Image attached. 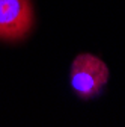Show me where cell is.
Segmentation results:
<instances>
[{
  "instance_id": "cell-1",
  "label": "cell",
  "mask_w": 125,
  "mask_h": 127,
  "mask_svg": "<svg viewBox=\"0 0 125 127\" xmlns=\"http://www.w3.org/2000/svg\"><path fill=\"white\" fill-rule=\"evenodd\" d=\"M108 79L110 70L107 64L92 53H80L71 64V88L83 100L97 97L107 85Z\"/></svg>"
},
{
  "instance_id": "cell-2",
  "label": "cell",
  "mask_w": 125,
  "mask_h": 127,
  "mask_svg": "<svg viewBox=\"0 0 125 127\" xmlns=\"http://www.w3.org/2000/svg\"><path fill=\"white\" fill-rule=\"evenodd\" d=\"M35 23L32 0H0V39L20 41Z\"/></svg>"
}]
</instances>
